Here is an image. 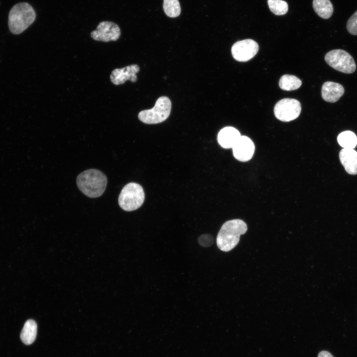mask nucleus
Listing matches in <instances>:
<instances>
[{"instance_id": "1", "label": "nucleus", "mask_w": 357, "mask_h": 357, "mask_svg": "<svg viewBox=\"0 0 357 357\" xmlns=\"http://www.w3.org/2000/svg\"><path fill=\"white\" fill-rule=\"evenodd\" d=\"M76 184L79 189L86 196L97 198L104 192L107 178L101 171L92 169L81 173L77 177Z\"/></svg>"}, {"instance_id": "2", "label": "nucleus", "mask_w": 357, "mask_h": 357, "mask_svg": "<svg viewBox=\"0 0 357 357\" xmlns=\"http://www.w3.org/2000/svg\"><path fill=\"white\" fill-rule=\"evenodd\" d=\"M247 229L246 224L241 220L233 219L226 222L217 235L216 242L218 248L225 252L231 250L238 244L240 236L245 233Z\"/></svg>"}, {"instance_id": "3", "label": "nucleus", "mask_w": 357, "mask_h": 357, "mask_svg": "<svg viewBox=\"0 0 357 357\" xmlns=\"http://www.w3.org/2000/svg\"><path fill=\"white\" fill-rule=\"evenodd\" d=\"M35 18V11L31 5L27 2L17 3L8 15L9 30L13 34H20L33 23Z\"/></svg>"}, {"instance_id": "4", "label": "nucleus", "mask_w": 357, "mask_h": 357, "mask_svg": "<svg viewBox=\"0 0 357 357\" xmlns=\"http://www.w3.org/2000/svg\"><path fill=\"white\" fill-rule=\"evenodd\" d=\"M145 193L138 183L129 182L122 189L118 202L120 208L126 211H132L139 208L143 203Z\"/></svg>"}, {"instance_id": "5", "label": "nucleus", "mask_w": 357, "mask_h": 357, "mask_svg": "<svg viewBox=\"0 0 357 357\" xmlns=\"http://www.w3.org/2000/svg\"><path fill=\"white\" fill-rule=\"evenodd\" d=\"M172 104L166 96L159 98L154 107L150 110L141 111L138 117L139 119L146 124H157L166 120L171 113Z\"/></svg>"}, {"instance_id": "6", "label": "nucleus", "mask_w": 357, "mask_h": 357, "mask_svg": "<svg viewBox=\"0 0 357 357\" xmlns=\"http://www.w3.org/2000/svg\"><path fill=\"white\" fill-rule=\"evenodd\" d=\"M325 60L334 69L345 73H353L356 69L353 58L348 52L341 49L328 52L325 56Z\"/></svg>"}, {"instance_id": "7", "label": "nucleus", "mask_w": 357, "mask_h": 357, "mask_svg": "<svg viewBox=\"0 0 357 357\" xmlns=\"http://www.w3.org/2000/svg\"><path fill=\"white\" fill-rule=\"evenodd\" d=\"M301 109V105L297 100L284 98L276 104L274 112L277 119L288 122L297 119L300 114Z\"/></svg>"}, {"instance_id": "8", "label": "nucleus", "mask_w": 357, "mask_h": 357, "mask_svg": "<svg viewBox=\"0 0 357 357\" xmlns=\"http://www.w3.org/2000/svg\"><path fill=\"white\" fill-rule=\"evenodd\" d=\"M258 44L253 40L245 39L236 42L231 49L233 58L238 61H247L257 53Z\"/></svg>"}, {"instance_id": "9", "label": "nucleus", "mask_w": 357, "mask_h": 357, "mask_svg": "<svg viewBox=\"0 0 357 357\" xmlns=\"http://www.w3.org/2000/svg\"><path fill=\"white\" fill-rule=\"evenodd\" d=\"M120 35L119 26L112 21H104L99 23L97 29L91 33V38L98 41H116Z\"/></svg>"}, {"instance_id": "10", "label": "nucleus", "mask_w": 357, "mask_h": 357, "mask_svg": "<svg viewBox=\"0 0 357 357\" xmlns=\"http://www.w3.org/2000/svg\"><path fill=\"white\" fill-rule=\"evenodd\" d=\"M235 158L239 161L246 162L253 156L255 146L253 141L246 136H241L232 148Z\"/></svg>"}, {"instance_id": "11", "label": "nucleus", "mask_w": 357, "mask_h": 357, "mask_svg": "<svg viewBox=\"0 0 357 357\" xmlns=\"http://www.w3.org/2000/svg\"><path fill=\"white\" fill-rule=\"evenodd\" d=\"M139 70V66L136 64H132L121 68H116L112 71L110 75L111 81L116 85L123 84L127 80L135 82L137 80L136 73Z\"/></svg>"}, {"instance_id": "12", "label": "nucleus", "mask_w": 357, "mask_h": 357, "mask_svg": "<svg viewBox=\"0 0 357 357\" xmlns=\"http://www.w3.org/2000/svg\"><path fill=\"white\" fill-rule=\"evenodd\" d=\"M344 92V88L340 83L327 81L322 85L321 96L324 101L335 103L343 96Z\"/></svg>"}, {"instance_id": "13", "label": "nucleus", "mask_w": 357, "mask_h": 357, "mask_svg": "<svg viewBox=\"0 0 357 357\" xmlns=\"http://www.w3.org/2000/svg\"><path fill=\"white\" fill-rule=\"evenodd\" d=\"M240 136L238 129L232 126H227L219 131L217 140L221 146L229 149L233 148Z\"/></svg>"}, {"instance_id": "14", "label": "nucleus", "mask_w": 357, "mask_h": 357, "mask_svg": "<svg viewBox=\"0 0 357 357\" xmlns=\"http://www.w3.org/2000/svg\"><path fill=\"white\" fill-rule=\"evenodd\" d=\"M339 159L348 174H357V152L356 150L343 148L339 152Z\"/></svg>"}, {"instance_id": "15", "label": "nucleus", "mask_w": 357, "mask_h": 357, "mask_svg": "<svg viewBox=\"0 0 357 357\" xmlns=\"http://www.w3.org/2000/svg\"><path fill=\"white\" fill-rule=\"evenodd\" d=\"M37 325L32 319L26 321L20 334V339L25 345H30L35 341L37 335Z\"/></svg>"}, {"instance_id": "16", "label": "nucleus", "mask_w": 357, "mask_h": 357, "mask_svg": "<svg viewBox=\"0 0 357 357\" xmlns=\"http://www.w3.org/2000/svg\"><path fill=\"white\" fill-rule=\"evenodd\" d=\"M312 5L315 12L323 19H328L333 12V6L330 0H313Z\"/></svg>"}, {"instance_id": "17", "label": "nucleus", "mask_w": 357, "mask_h": 357, "mask_svg": "<svg viewBox=\"0 0 357 357\" xmlns=\"http://www.w3.org/2000/svg\"><path fill=\"white\" fill-rule=\"evenodd\" d=\"M301 83V80L296 76L285 74L280 78L279 86L283 90L292 91L299 88Z\"/></svg>"}, {"instance_id": "18", "label": "nucleus", "mask_w": 357, "mask_h": 357, "mask_svg": "<svg viewBox=\"0 0 357 357\" xmlns=\"http://www.w3.org/2000/svg\"><path fill=\"white\" fill-rule=\"evenodd\" d=\"M337 141L344 148L354 149L357 145V136L353 132L347 130L338 135Z\"/></svg>"}, {"instance_id": "19", "label": "nucleus", "mask_w": 357, "mask_h": 357, "mask_svg": "<svg viewBox=\"0 0 357 357\" xmlns=\"http://www.w3.org/2000/svg\"><path fill=\"white\" fill-rule=\"evenodd\" d=\"M163 9L168 16L172 18L178 17L181 12L178 0H163Z\"/></svg>"}, {"instance_id": "20", "label": "nucleus", "mask_w": 357, "mask_h": 357, "mask_svg": "<svg viewBox=\"0 0 357 357\" xmlns=\"http://www.w3.org/2000/svg\"><path fill=\"white\" fill-rule=\"evenodd\" d=\"M267 3L270 10L274 14L282 15L287 13L288 10V4L282 0H268Z\"/></svg>"}, {"instance_id": "21", "label": "nucleus", "mask_w": 357, "mask_h": 357, "mask_svg": "<svg viewBox=\"0 0 357 357\" xmlns=\"http://www.w3.org/2000/svg\"><path fill=\"white\" fill-rule=\"evenodd\" d=\"M347 29L350 34L357 35V10L348 20Z\"/></svg>"}, {"instance_id": "22", "label": "nucleus", "mask_w": 357, "mask_h": 357, "mask_svg": "<svg viewBox=\"0 0 357 357\" xmlns=\"http://www.w3.org/2000/svg\"><path fill=\"white\" fill-rule=\"evenodd\" d=\"M198 240L199 244L204 247L210 246L213 243V238L211 235L209 234L201 236Z\"/></svg>"}, {"instance_id": "23", "label": "nucleus", "mask_w": 357, "mask_h": 357, "mask_svg": "<svg viewBox=\"0 0 357 357\" xmlns=\"http://www.w3.org/2000/svg\"><path fill=\"white\" fill-rule=\"evenodd\" d=\"M318 357H334L331 353L326 351L320 352L318 355Z\"/></svg>"}]
</instances>
